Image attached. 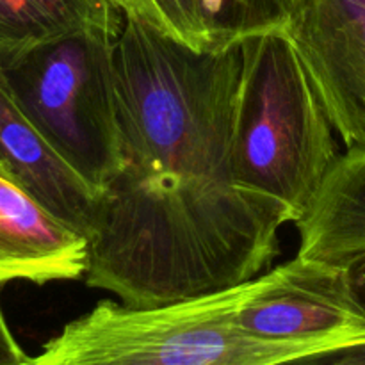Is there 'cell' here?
<instances>
[{
    "label": "cell",
    "instance_id": "6da1fadb",
    "mask_svg": "<svg viewBox=\"0 0 365 365\" xmlns=\"http://www.w3.org/2000/svg\"><path fill=\"white\" fill-rule=\"evenodd\" d=\"M241 46L195 50L125 14L116 41L121 164L98 192L88 287L159 307L260 274L294 223L232 170Z\"/></svg>",
    "mask_w": 365,
    "mask_h": 365
},
{
    "label": "cell",
    "instance_id": "7a4b0ae2",
    "mask_svg": "<svg viewBox=\"0 0 365 365\" xmlns=\"http://www.w3.org/2000/svg\"><path fill=\"white\" fill-rule=\"evenodd\" d=\"M239 46L235 182L280 202L298 223L339 157L335 128L285 29L246 38Z\"/></svg>",
    "mask_w": 365,
    "mask_h": 365
},
{
    "label": "cell",
    "instance_id": "3957f363",
    "mask_svg": "<svg viewBox=\"0 0 365 365\" xmlns=\"http://www.w3.org/2000/svg\"><path fill=\"white\" fill-rule=\"evenodd\" d=\"M252 284L159 307L103 299L70 321L29 365H274L337 346L246 334L235 312Z\"/></svg>",
    "mask_w": 365,
    "mask_h": 365
},
{
    "label": "cell",
    "instance_id": "277c9868",
    "mask_svg": "<svg viewBox=\"0 0 365 365\" xmlns=\"http://www.w3.org/2000/svg\"><path fill=\"white\" fill-rule=\"evenodd\" d=\"M121 29H84L43 43L4 68L36 128L96 195L121 164L116 77Z\"/></svg>",
    "mask_w": 365,
    "mask_h": 365
},
{
    "label": "cell",
    "instance_id": "5b68a950",
    "mask_svg": "<svg viewBox=\"0 0 365 365\" xmlns=\"http://www.w3.org/2000/svg\"><path fill=\"white\" fill-rule=\"evenodd\" d=\"M235 321L246 334L267 341L341 344L365 335L348 269L299 257L253 278Z\"/></svg>",
    "mask_w": 365,
    "mask_h": 365
},
{
    "label": "cell",
    "instance_id": "8992f818",
    "mask_svg": "<svg viewBox=\"0 0 365 365\" xmlns=\"http://www.w3.org/2000/svg\"><path fill=\"white\" fill-rule=\"evenodd\" d=\"M285 31L335 132L365 145V0H307Z\"/></svg>",
    "mask_w": 365,
    "mask_h": 365
},
{
    "label": "cell",
    "instance_id": "52a82bcc",
    "mask_svg": "<svg viewBox=\"0 0 365 365\" xmlns=\"http://www.w3.org/2000/svg\"><path fill=\"white\" fill-rule=\"evenodd\" d=\"M0 171L57 220L88 237L98 195L36 128L2 66Z\"/></svg>",
    "mask_w": 365,
    "mask_h": 365
},
{
    "label": "cell",
    "instance_id": "ba28073f",
    "mask_svg": "<svg viewBox=\"0 0 365 365\" xmlns=\"http://www.w3.org/2000/svg\"><path fill=\"white\" fill-rule=\"evenodd\" d=\"M88 262V237L0 171V285L81 280Z\"/></svg>",
    "mask_w": 365,
    "mask_h": 365
},
{
    "label": "cell",
    "instance_id": "9c48e42d",
    "mask_svg": "<svg viewBox=\"0 0 365 365\" xmlns=\"http://www.w3.org/2000/svg\"><path fill=\"white\" fill-rule=\"evenodd\" d=\"M296 227L299 259L348 267L365 257V145L335 159Z\"/></svg>",
    "mask_w": 365,
    "mask_h": 365
},
{
    "label": "cell",
    "instance_id": "30bf717a",
    "mask_svg": "<svg viewBox=\"0 0 365 365\" xmlns=\"http://www.w3.org/2000/svg\"><path fill=\"white\" fill-rule=\"evenodd\" d=\"M125 14L98 0H0V66L43 43L89 27H123Z\"/></svg>",
    "mask_w": 365,
    "mask_h": 365
},
{
    "label": "cell",
    "instance_id": "8fae6325",
    "mask_svg": "<svg viewBox=\"0 0 365 365\" xmlns=\"http://www.w3.org/2000/svg\"><path fill=\"white\" fill-rule=\"evenodd\" d=\"M307 0H200L209 50L228 48L264 32L284 31Z\"/></svg>",
    "mask_w": 365,
    "mask_h": 365
},
{
    "label": "cell",
    "instance_id": "7c38bea8",
    "mask_svg": "<svg viewBox=\"0 0 365 365\" xmlns=\"http://www.w3.org/2000/svg\"><path fill=\"white\" fill-rule=\"evenodd\" d=\"M132 16L189 48L209 50L210 41L200 0H138V9Z\"/></svg>",
    "mask_w": 365,
    "mask_h": 365
},
{
    "label": "cell",
    "instance_id": "4fadbf2b",
    "mask_svg": "<svg viewBox=\"0 0 365 365\" xmlns=\"http://www.w3.org/2000/svg\"><path fill=\"white\" fill-rule=\"evenodd\" d=\"M274 365H365V335Z\"/></svg>",
    "mask_w": 365,
    "mask_h": 365
},
{
    "label": "cell",
    "instance_id": "5bb4252c",
    "mask_svg": "<svg viewBox=\"0 0 365 365\" xmlns=\"http://www.w3.org/2000/svg\"><path fill=\"white\" fill-rule=\"evenodd\" d=\"M31 356L21 349L0 307V365H29Z\"/></svg>",
    "mask_w": 365,
    "mask_h": 365
},
{
    "label": "cell",
    "instance_id": "9a60e30c",
    "mask_svg": "<svg viewBox=\"0 0 365 365\" xmlns=\"http://www.w3.org/2000/svg\"><path fill=\"white\" fill-rule=\"evenodd\" d=\"M346 269H348V278L353 296H355L356 303H359L360 310H362L365 316V257L359 259L356 262H353Z\"/></svg>",
    "mask_w": 365,
    "mask_h": 365
},
{
    "label": "cell",
    "instance_id": "2e32d148",
    "mask_svg": "<svg viewBox=\"0 0 365 365\" xmlns=\"http://www.w3.org/2000/svg\"><path fill=\"white\" fill-rule=\"evenodd\" d=\"M98 2L110 4V6L118 7L123 14H134L138 9V0H98Z\"/></svg>",
    "mask_w": 365,
    "mask_h": 365
}]
</instances>
